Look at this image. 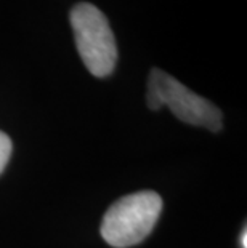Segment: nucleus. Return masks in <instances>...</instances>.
<instances>
[{"instance_id":"nucleus-1","label":"nucleus","mask_w":247,"mask_h":248,"mask_svg":"<svg viewBox=\"0 0 247 248\" xmlns=\"http://www.w3.org/2000/svg\"><path fill=\"white\" fill-rule=\"evenodd\" d=\"M162 212V199L154 191H141L119 199L103 216L101 235L108 245L129 248L151 234Z\"/></svg>"},{"instance_id":"nucleus-2","label":"nucleus","mask_w":247,"mask_h":248,"mask_svg":"<svg viewBox=\"0 0 247 248\" xmlns=\"http://www.w3.org/2000/svg\"><path fill=\"white\" fill-rule=\"evenodd\" d=\"M69 21L87 71L98 78L111 76L117 62V45L104 13L93 3L81 2L71 10Z\"/></svg>"},{"instance_id":"nucleus-3","label":"nucleus","mask_w":247,"mask_h":248,"mask_svg":"<svg viewBox=\"0 0 247 248\" xmlns=\"http://www.w3.org/2000/svg\"><path fill=\"white\" fill-rule=\"evenodd\" d=\"M146 103L152 110L167 106L178 120L185 124L204 126L210 131L222 130L223 115L215 104L157 67H152L149 72Z\"/></svg>"},{"instance_id":"nucleus-4","label":"nucleus","mask_w":247,"mask_h":248,"mask_svg":"<svg viewBox=\"0 0 247 248\" xmlns=\"http://www.w3.org/2000/svg\"><path fill=\"white\" fill-rule=\"evenodd\" d=\"M12 151H13L12 140L3 131H0V175H2V171L7 167L10 157H12Z\"/></svg>"},{"instance_id":"nucleus-5","label":"nucleus","mask_w":247,"mask_h":248,"mask_svg":"<svg viewBox=\"0 0 247 248\" xmlns=\"http://www.w3.org/2000/svg\"><path fill=\"white\" fill-rule=\"evenodd\" d=\"M239 244H241V248H247V232H246V228L243 229V232H241Z\"/></svg>"}]
</instances>
